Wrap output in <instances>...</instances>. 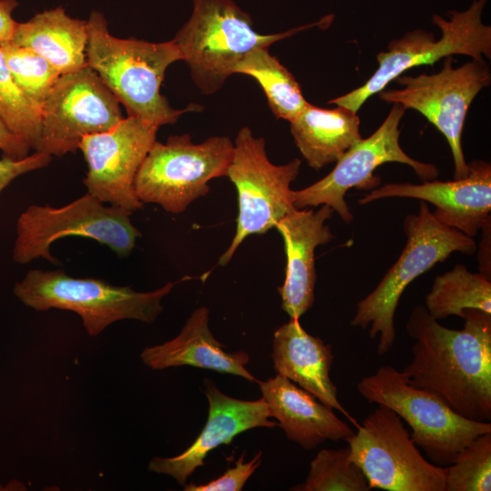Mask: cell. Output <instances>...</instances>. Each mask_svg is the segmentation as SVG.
Returning <instances> with one entry per match:
<instances>
[{
  "label": "cell",
  "instance_id": "obj_19",
  "mask_svg": "<svg viewBox=\"0 0 491 491\" xmlns=\"http://www.w3.org/2000/svg\"><path fill=\"white\" fill-rule=\"evenodd\" d=\"M258 385L270 416L304 449H314L326 440H346L355 433L333 408L286 377L276 375Z\"/></svg>",
  "mask_w": 491,
  "mask_h": 491
},
{
  "label": "cell",
  "instance_id": "obj_3",
  "mask_svg": "<svg viewBox=\"0 0 491 491\" xmlns=\"http://www.w3.org/2000/svg\"><path fill=\"white\" fill-rule=\"evenodd\" d=\"M333 18L330 15L286 32L261 34L234 0H193L190 18L172 40L188 65L195 85L202 94L213 95L251 51L314 26H328Z\"/></svg>",
  "mask_w": 491,
  "mask_h": 491
},
{
  "label": "cell",
  "instance_id": "obj_24",
  "mask_svg": "<svg viewBox=\"0 0 491 491\" xmlns=\"http://www.w3.org/2000/svg\"><path fill=\"white\" fill-rule=\"evenodd\" d=\"M235 74L247 75L258 82L277 119L291 122L308 104L295 76L269 53L268 47L248 53L235 67Z\"/></svg>",
  "mask_w": 491,
  "mask_h": 491
},
{
  "label": "cell",
  "instance_id": "obj_33",
  "mask_svg": "<svg viewBox=\"0 0 491 491\" xmlns=\"http://www.w3.org/2000/svg\"><path fill=\"white\" fill-rule=\"evenodd\" d=\"M16 0H0V46L12 40L17 23L13 12L17 7Z\"/></svg>",
  "mask_w": 491,
  "mask_h": 491
},
{
  "label": "cell",
  "instance_id": "obj_1",
  "mask_svg": "<svg viewBox=\"0 0 491 491\" xmlns=\"http://www.w3.org/2000/svg\"><path fill=\"white\" fill-rule=\"evenodd\" d=\"M460 330L443 326L424 306L411 312L406 329L415 340L408 382L435 395L458 415L491 420V314L464 312Z\"/></svg>",
  "mask_w": 491,
  "mask_h": 491
},
{
  "label": "cell",
  "instance_id": "obj_14",
  "mask_svg": "<svg viewBox=\"0 0 491 491\" xmlns=\"http://www.w3.org/2000/svg\"><path fill=\"white\" fill-rule=\"evenodd\" d=\"M124 118L119 101L88 65L61 75L41 107L38 152L51 156L75 152L85 136Z\"/></svg>",
  "mask_w": 491,
  "mask_h": 491
},
{
  "label": "cell",
  "instance_id": "obj_17",
  "mask_svg": "<svg viewBox=\"0 0 491 491\" xmlns=\"http://www.w3.org/2000/svg\"><path fill=\"white\" fill-rule=\"evenodd\" d=\"M203 385L208 401V416L200 434L181 454L172 457L155 456L148 465L149 471L168 475L180 486L185 485L196 468L205 466L206 456L215 448L229 445L245 431L278 426L269 419L270 412L263 398L242 400L229 396L209 379H205Z\"/></svg>",
  "mask_w": 491,
  "mask_h": 491
},
{
  "label": "cell",
  "instance_id": "obj_15",
  "mask_svg": "<svg viewBox=\"0 0 491 491\" xmlns=\"http://www.w3.org/2000/svg\"><path fill=\"white\" fill-rule=\"evenodd\" d=\"M158 128L127 116L106 131L85 136L78 149L87 164V193L104 204L131 212L140 209L143 203L135 194V180Z\"/></svg>",
  "mask_w": 491,
  "mask_h": 491
},
{
  "label": "cell",
  "instance_id": "obj_7",
  "mask_svg": "<svg viewBox=\"0 0 491 491\" xmlns=\"http://www.w3.org/2000/svg\"><path fill=\"white\" fill-rule=\"evenodd\" d=\"M487 0H474L465 11L447 12L449 20L434 15L432 22L441 30L436 39L433 32L417 29L406 32L401 38L387 45L386 51L376 55L378 67L361 86L344 95L333 98L328 104L344 106L354 112L375 94L412 67L434 65L453 55H468L483 60L491 57V26L482 22L483 9Z\"/></svg>",
  "mask_w": 491,
  "mask_h": 491
},
{
  "label": "cell",
  "instance_id": "obj_8",
  "mask_svg": "<svg viewBox=\"0 0 491 491\" xmlns=\"http://www.w3.org/2000/svg\"><path fill=\"white\" fill-rule=\"evenodd\" d=\"M233 150L234 142L225 135L198 144L188 134L170 135L165 143L155 141L136 174L135 194L143 204L182 213L208 194L212 179L226 176Z\"/></svg>",
  "mask_w": 491,
  "mask_h": 491
},
{
  "label": "cell",
  "instance_id": "obj_12",
  "mask_svg": "<svg viewBox=\"0 0 491 491\" xmlns=\"http://www.w3.org/2000/svg\"><path fill=\"white\" fill-rule=\"evenodd\" d=\"M452 55L445 57L436 74L400 75L395 80L401 89H383L379 98L419 112L446 138L454 163L455 177L467 175L461 136L468 108L476 95L490 85L491 74L485 60H475L453 67Z\"/></svg>",
  "mask_w": 491,
  "mask_h": 491
},
{
  "label": "cell",
  "instance_id": "obj_32",
  "mask_svg": "<svg viewBox=\"0 0 491 491\" xmlns=\"http://www.w3.org/2000/svg\"><path fill=\"white\" fill-rule=\"evenodd\" d=\"M30 149L29 145L10 131L0 118V150L5 156L22 159L28 155Z\"/></svg>",
  "mask_w": 491,
  "mask_h": 491
},
{
  "label": "cell",
  "instance_id": "obj_21",
  "mask_svg": "<svg viewBox=\"0 0 491 491\" xmlns=\"http://www.w3.org/2000/svg\"><path fill=\"white\" fill-rule=\"evenodd\" d=\"M140 357L154 370L190 366L257 382L246 367L248 354L243 350L229 352L214 337L209 328V310L205 306L193 311L175 337L145 348Z\"/></svg>",
  "mask_w": 491,
  "mask_h": 491
},
{
  "label": "cell",
  "instance_id": "obj_23",
  "mask_svg": "<svg viewBox=\"0 0 491 491\" xmlns=\"http://www.w3.org/2000/svg\"><path fill=\"white\" fill-rule=\"evenodd\" d=\"M289 123L296 145L315 170L336 163L362 139L356 112L344 106L325 109L308 103Z\"/></svg>",
  "mask_w": 491,
  "mask_h": 491
},
{
  "label": "cell",
  "instance_id": "obj_28",
  "mask_svg": "<svg viewBox=\"0 0 491 491\" xmlns=\"http://www.w3.org/2000/svg\"><path fill=\"white\" fill-rule=\"evenodd\" d=\"M5 64L19 88L35 104L43 103L60 77V72L29 48L10 42L0 46Z\"/></svg>",
  "mask_w": 491,
  "mask_h": 491
},
{
  "label": "cell",
  "instance_id": "obj_2",
  "mask_svg": "<svg viewBox=\"0 0 491 491\" xmlns=\"http://www.w3.org/2000/svg\"><path fill=\"white\" fill-rule=\"evenodd\" d=\"M86 22L87 65L125 106L127 116L160 127L175 124L185 113L202 110L195 104L175 109L160 93L168 66L182 61L173 40L153 43L117 38L110 34L105 17L98 11H92Z\"/></svg>",
  "mask_w": 491,
  "mask_h": 491
},
{
  "label": "cell",
  "instance_id": "obj_4",
  "mask_svg": "<svg viewBox=\"0 0 491 491\" xmlns=\"http://www.w3.org/2000/svg\"><path fill=\"white\" fill-rule=\"evenodd\" d=\"M404 231L406 243L401 255L376 287L357 303L350 322L354 327L368 329L371 338L378 337L379 356L395 343V313L407 286L452 253L473 255L476 250L472 237L440 222L424 201L417 215L406 217Z\"/></svg>",
  "mask_w": 491,
  "mask_h": 491
},
{
  "label": "cell",
  "instance_id": "obj_18",
  "mask_svg": "<svg viewBox=\"0 0 491 491\" xmlns=\"http://www.w3.org/2000/svg\"><path fill=\"white\" fill-rule=\"evenodd\" d=\"M333 213L326 205L317 210L295 208L276 225L283 238L286 256V277L278 292L281 307L290 318L299 319L314 304L315 251L334 238L326 224Z\"/></svg>",
  "mask_w": 491,
  "mask_h": 491
},
{
  "label": "cell",
  "instance_id": "obj_13",
  "mask_svg": "<svg viewBox=\"0 0 491 491\" xmlns=\"http://www.w3.org/2000/svg\"><path fill=\"white\" fill-rule=\"evenodd\" d=\"M405 111L402 105L393 104L376 131L349 148L336 162V166L327 175L301 190H292L291 201L294 207L303 209L326 205L349 224L353 215L345 200L346 192L354 187L365 190L376 187L380 179L374 175V171L388 162L411 166L424 182L435 180L438 176V169L435 165L411 158L400 146L399 124Z\"/></svg>",
  "mask_w": 491,
  "mask_h": 491
},
{
  "label": "cell",
  "instance_id": "obj_11",
  "mask_svg": "<svg viewBox=\"0 0 491 491\" xmlns=\"http://www.w3.org/2000/svg\"><path fill=\"white\" fill-rule=\"evenodd\" d=\"M350 458L371 488L388 491H445L446 466L427 461L401 418L378 405L347 437Z\"/></svg>",
  "mask_w": 491,
  "mask_h": 491
},
{
  "label": "cell",
  "instance_id": "obj_5",
  "mask_svg": "<svg viewBox=\"0 0 491 491\" xmlns=\"http://www.w3.org/2000/svg\"><path fill=\"white\" fill-rule=\"evenodd\" d=\"M175 284L168 282L154 291L138 292L97 278L73 277L62 269H32L15 283L14 294L35 311L56 308L77 314L87 334L95 336L116 321L154 322L163 311L162 299Z\"/></svg>",
  "mask_w": 491,
  "mask_h": 491
},
{
  "label": "cell",
  "instance_id": "obj_22",
  "mask_svg": "<svg viewBox=\"0 0 491 491\" xmlns=\"http://www.w3.org/2000/svg\"><path fill=\"white\" fill-rule=\"evenodd\" d=\"M87 22L58 6L17 23L10 43L31 49L64 75L87 65Z\"/></svg>",
  "mask_w": 491,
  "mask_h": 491
},
{
  "label": "cell",
  "instance_id": "obj_30",
  "mask_svg": "<svg viewBox=\"0 0 491 491\" xmlns=\"http://www.w3.org/2000/svg\"><path fill=\"white\" fill-rule=\"evenodd\" d=\"M246 452H243L223 475L205 484L190 483L184 486L185 491H240L248 478L255 473L262 462V451H259L250 461L245 462Z\"/></svg>",
  "mask_w": 491,
  "mask_h": 491
},
{
  "label": "cell",
  "instance_id": "obj_9",
  "mask_svg": "<svg viewBox=\"0 0 491 491\" xmlns=\"http://www.w3.org/2000/svg\"><path fill=\"white\" fill-rule=\"evenodd\" d=\"M132 213L105 205L89 193L58 208L31 205L17 218L13 259L18 264H28L42 257L56 264L50 246L68 235L94 239L118 256L125 257L142 235L131 222Z\"/></svg>",
  "mask_w": 491,
  "mask_h": 491
},
{
  "label": "cell",
  "instance_id": "obj_25",
  "mask_svg": "<svg viewBox=\"0 0 491 491\" xmlns=\"http://www.w3.org/2000/svg\"><path fill=\"white\" fill-rule=\"evenodd\" d=\"M427 313L436 320L457 316L463 318L467 309H478L491 314L490 278L469 272L463 265L435 278L426 295Z\"/></svg>",
  "mask_w": 491,
  "mask_h": 491
},
{
  "label": "cell",
  "instance_id": "obj_26",
  "mask_svg": "<svg viewBox=\"0 0 491 491\" xmlns=\"http://www.w3.org/2000/svg\"><path fill=\"white\" fill-rule=\"evenodd\" d=\"M295 491H370L361 468L350 458L348 447L321 449L310 463L306 480Z\"/></svg>",
  "mask_w": 491,
  "mask_h": 491
},
{
  "label": "cell",
  "instance_id": "obj_16",
  "mask_svg": "<svg viewBox=\"0 0 491 491\" xmlns=\"http://www.w3.org/2000/svg\"><path fill=\"white\" fill-rule=\"evenodd\" d=\"M466 176L453 181L386 184L359 199L367 204L386 197H411L435 205L433 215L442 223L473 237L490 226L491 165L482 160L468 164Z\"/></svg>",
  "mask_w": 491,
  "mask_h": 491
},
{
  "label": "cell",
  "instance_id": "obj_10",
  "mask_svg": "<svg viewBox=\"0 0 491 491\" xmlns=\"http://www.w3.org/2000/svg\"><path fill=\"white\" fill-rule=\"evenodd\" d=\"M300 166L298 158L284 165L273 164L263 137H256L248 126L238 131L226 172L237 192L236 228L218 265L226 266L246 238L266 233L295 209L290 185Z\"/></svg>",
  "mask_w": 491,
  "mask_h": 491
},
{
  "label": "cell",
  "instance_id": "obj_29",
  "mask_svg": "<svg viewBox=\"0 0 491 491\" xmlns=\"http://www.w3.org/2000/svg\"><path fill=\"white\" fill-rule=\"evenodd\" d=\"M491 490V432L474 438L446 466L445 491Z\"/></svg>",
  "mask_w": 491,
  "mask_h": 491
},
{
  "label": "cell",
  "instance_id": "obj_6",
  "mask_svg": "<svg viewBox=\"0 0 491 491\" xmlns=\"http://www.w3.org/2000/svg\"><path fill=\"white\" fill-rule=\"evenodd\" d=\"M368 402L393 410L412 429L411 438L436 466H447L476 436L491 432V423L466 418L435 395L412 386L404 371L380 366L356 384Z\"/></svg>",
  "mask_w": 491,
  "mask_h": 491
},
{
  "label": "cell",
  "instance_id": "obj_31",
  "mask_svg": "<svg viewBox=\"0 0 491 491\" xmlns=\"http://www.w3.org/2000/svg\"><path fill=\"white\" fill-rule=\"evenodd\" d=\"M52 156L35 152L22 159L4 156L0 159V194L16 177L49 165Z\"/></svg>",
  "mask_w": 491,
  "mask_h": 491
},
{
  "label": "cell",
  "instance_id": "obj_20",
  "mask_svg": "<svg viewBox=\"0 0 491 491\" xmlns=\"http://www.w3.org/2000/svg\"><path fill=\"white\" fill-rule=\"evenodd\" d=\"M272 358L277 375L298 385L324 405L338 410L355 426L359 425L337 398V388L329 375L334 359L331 346L309 335L299 319L290 318L275 331Z\"/></svg>",
  "mask_w": 491,
  "mask_h": 491
},
{
  "label": "cell",
  "instance_id": "obj_27",
  "mask_svg": "<svg viewBox=\"0 0 491 491\" xmlns=\"http://www.w3.org/2000/svg\"><path fill=\"white\" fill-rule=\"evenodd\" d=\"M0 118L35 152L41 144V106L31 101L15 82L0 50Z\"/></svg>",
  "mask_w": 491,
  "mask_h": 491
}]
</instances>
